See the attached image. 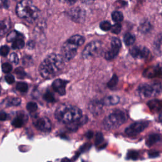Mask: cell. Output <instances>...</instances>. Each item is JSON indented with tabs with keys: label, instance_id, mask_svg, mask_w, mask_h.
<instances>
[{
	"label": "cell",
	"instance_id": "1",
	"mask_svg": "<svg viewBox=\"0 0 162 162\" xmlns=\"http://www.w3.org/2000/svg\"><path fill=\"white\" fill-rule=\"evenodd\" d=\"M64 67V60L56 53L49 55L39 66V73L44 79H52L57 75Z\"/></svg>",
	"mask_w": 162,
	"mask_h": 162
},
{
	"label": "cell",
	"instance_id": "2",
	"mask_svg": "<svg viewBox=\"0 0 162 162\" xmlns=\"http://www.w3.org/2000/svg\"><path fill=\"white\" fill-rule=\"evenodd\" d=\"M56 118L65 124H70L82 117V111L75 106L68 104L61 105L55 112Z\"/></svg>",
	"mask_w": 162,
	"mask_h": 162
},
{
	"label": "cell",
	"instance_id": "3",
	"mask_svg": "<svg viewBox=\"0 0 162 162\" xmlns=\"http://www.w3.org/2000/svg\"><path fill=\"white\" fill-rule=\"evenodd\" d=\"M16 12L18 17L33 23L39 17V11L31 0H22L17 5Z\"/></svg>",
	"mask_w": 162,
	"mask_h": 162
},
{
	"label": "cell",
	"instance_id": "4",
	"mask_svg": "<svg viewBox=\"0 0 162 162\" xmlns=\"http://www.w3.org/2000/svg\"><path fill=\"white\" fill-rule=\"evenodd\" d=\"M85 41L84 37L80 35H74L70 37L64 44L62 48V55L64 61H70L74 58L77 52V49L82 46Z\"/></svg>",
	"mask_w": 162,
	"mask_h": 162
},
{
	"label": "cell",
	"instance_id": "5",
	"mask_svg": "<svg viewBox=\"0 0 162 162\" xmlns=\"http://www.w3.org/2000/svg\"><path fill=\"white\" fill-rule=\"evenodd\" d=\"M127 117L121 110H116L104 120V126L106 129L117 128L125 122Z\"/></svg>",
	"mask_w": 162,
	"mask_h": 162
},
{
	"label": "cell",
	"instance_id": "6",
	"mask_svg": "<svg viewBox=\"0 0 162 162\" xmlns=\"http://www.w3.org/2000/svg\"><path fill=\"white\" fill-rule=\"evenodd\" d=\"M101 48H102V43L99 40H94L89 43L85 47L83 52V58L87 59L96 56L100 52Z\"/></svg>",
	"mask_w": 162,
	"mask_h": 162
},
{
	"label": "cell",
	"instance_id": "7",
	"mask_svg": "<svg viewBox=\"0 0 162 162\" xmlns=\"http://www.w3.org/2000/svg\"><path fill=\"white\" fill-rule=\"evenodd\" d=\"M148 125L149 123L147 121L137 122L131 124L130 126L126 128L125 133L128 136H136L145 130L148 127Z\"/></svg>",
	"mask_w": 162,
	"mask_h": 162
},
{
	"label": "cell",
	"instance_id": "8",
	"mask_svg": "<svg viewBox=\"0 0 162 162\" xmlns=\"http://www.w3.org/2000/svg\"><path fill=\"white\" fill-rule=\"evenodd\" d=\"M68 16L75 22L83 23L86 18V12L80 7H75L69 10Z\"/></svg>",
	"mask_w": 162,
	"mask_h": 162
},
{
	"label": "cell",
	"instance_id": "9",
	"mask_svg": "<svg viewBox=\"0 0 162 162\" xmlns=\"http://www.w3.org/2000/svg\"><path fill=\"white\" fill-rule=\"evenodd\" d=\"M138 93L141 98H149L155 96V91L152 84H145L139 86Z\"/></svg>",
	"mask_w": 162,
	"mask_h": 162
},
{
	"label": "cell",
	"instance_id": "10",
	"mask_svg": "<svg viewBox=\"0 0 162 162\" xmlns=\"http://www.w3.org/2000/svg\"><path fill=\"white\" fill-rule=\"evenodd\" d=\"M143 75L147 78L162 77V68L159 65L150 67L144 71Z\"/></svg>",
	"mask_w": 162,
	"mask_h": 162
},
{
	"label": "cell",
	"instance_id": "11",
	"mask_svg": "<svg viewBox=\"0 0 162 162\" xmlns=\"http://www.w3.org/2000/svg\"><path fill=\"white\" fill-rule=\"evenodd\" d=\"M35 126L40 130L43 132H49L52 129V124L49 119L46 117L40 118L38 119L34 124Z\"/></svg>",
	"mask_w": 162,
	"mask_h": 162
},
{
	"label": "cell",
	"instance_id": "12",
	"mask_svg": "<svg viewBox=\"0 0 162 162\" xmlns=\"http://www.w3.org/2000/svg\"><path fill=\"white\" fill-rule=\"evenodd\" d=\"M68 83V81L63 79H56L53 83L52 87L53 89L60 95H64L66 93V86Z\"/></svg>",
	"mask_w": 162,
	"mask_h": 162
},
{
	"label": "cell",
	"instance_id": "13",
	"mask_svg": "<svg viewBox=\"0 0 162 162\" xmlns=\"http://www.w3.org/2000/svg\"><path fill=\"white\" fill-rule=\"evenodd\" d=\"M103 106V105L101 101H91L89 105V109L92 114L98 115L102 110Z\"/></svg>",
	"mask_w": 162,
	"mask_h": 162
},
{
	"label": "cell",
	"instance_id": "14",
	"mask_svg": "<svg viewBox=\"0 0 162 162\" xmlns=\"http://www.w3.org/2000/svg\"><path fill=\"white\" fill-rule=\"evenodd\" d=\"M11 27V21L9 18L0 20V37L5 35Z\"/></svg>",
	"mask_w": 162,
	"mask_h": 162
},
{
	"label": "cell",
	"instance_id": "15",
	"mask_svg": "<svg viewBox=\"0 0 162 162\" xmlns=\"http://www.w3.org/2000/svg\"><path fill=\"white\" fill-rule=\"evenodd\" d=\"M120 101V98L117 96H110L105 98L101 100L103 105L110 106V105H115L118 104Z\"/></svg>",
	"mask_w": 162,
	"mask_h": 162
},
{
	"label": "cell",
	"instance_id": "16",
	"mask_svg": "<svg viewBox=\"0 0 162 162\" xmlns=\"http://www.w3.org/2000/svg\"><path fill=\"white\" fill-rule=\"evenodd\" d=\"M120 50V48L117 46H111V49L105 53V57L108 60L114 59L118 55Z\"/></svg>",
	"mask_w": 162,
	"mask_h": 162
},
{
	"label": "cell",
	"instance_id": "17",
	"mask_svg": "<svg viewBox=\"0 0 162 162\" xmlns=\"http://www.w3.org/2000/svg\"><path fill=\"white\" fill-rule=\"evenodd\" d=\"M148 106L151 111H158L162 108V103L157 99H153L148 103Z\"/></svg>",
	"mask_w": 162,
	"mask_h": 162
},
{
	"label": "cell",
	"instance_id": "18",
	"mask_svg": "<svg viewBox=\"0 0 162 162\" xmlns=\"http://www.w3.org/2000/svg\"><path fill=\"white\" fill-rule=\"evenodd\" d=\"M160 139V136L159 134H151L148 137L146 141V145L148 146L151 147V146H153L155 143H156L157 142H158Z\"/></svg>",
	"mask_w": 162,
	"mask_h": 162
},
{
	"label": "cell",
	"instance_id": "19",
	"mask_svg": "<svg viewBox=\"0 0 162 162\" xmlns=\"http://www.w3.org/2000/svg\"><path fill=\"white\" fill-rule=\"evenodd\" d=\"M19 38H22V35L20 34L19 33L15 31H12L10 33H9L7 36V40L8 42H14L15 40L19 39Z\"/></svg>",
	"mask_w": 162,
	"mask_h": 162
},
{
	"label": "cell",
	"instance_id": "20",
	"mask_svg": "<svg viewBox=\"0 0 162 162\" xmlns=\"http://www.w3.org/2000/svg\"><path fill=\"white\" fill-rule=\"evenodd\" d=\"M135 37L130 33H127L124 37V41L127 46H130L135 42Z\"/></svg>",
	"mask_w": 162,
	"mask_h": 162
},
{
	"label": "cell",
	"instance_id": "21",
	"mask_svg": "<svg viewBox=\"0 0 162 162\" xmlns=\"http://www.w3.org/2000/svg\"><path fill=\"white\" fill-rule=\"evenodd\" d=\"M123 15L121 12L118 11H115L111 14V18L112 20L116 23H119L122 21L123 20Z\"/></svg>",
	"mask_w": 162,
	"mask_h": 162
},
{
	"label": "cell",
	"instance_id": "22",
	"mask_svg": "<svg viewBox=\"0 0 162 162\" xmlns=\"http://www.w3.org/2000/svg\"><path fill=\"white\" fill-rule=\"evenodd\" d=\"M24 45H25V43H24V41L22 39V38H19L13 42L12 48L15 49H20L23 48L24 47Z\"/></svg>",
	"mask_w": 162,
	"mask_h": 162
},
{
	"label": "cell",
	"instance_id": "23",
	"mask_svg": "<svg viewBox=\"0 0 162 162\" xmlns=\"http://www.w3.org/2000/svg\"><path fill=\"white\" fill-rule=\"evenodd\" d=\"M151 29V25L149 22H145L141 24L139 27L140 32L143 33H147Z\"/></svg>",
	"mask_w": 162,
	"mask_h": 162
},
{
	"label": "cell",
	"instance_id": "24",
	"mask_svg": "<svg viewBox=\"0 0 162 162\" xmlns=\"http://www.w3.org/2000/svg\"><path fill=\"white\" fill-rule=\"evenodd\" d=\"M141 49H140L137 46H134L130 49V53L131 56L136 58H141Z\"/></svg>",
	"mask_w": 162,
	"mask_h": 162
},
{
	"label": "cell",
	"instance_id": "25",
	"mask_svg": "<svg viewBox=\"0 0 162 162\" xmlns=\"http://www.w3.org/2000/svg\"><path fill=\"white\" fill-rule=\"evenodd\" d=\"M118 77L116 75H114L112 77H111V79L109 80V82L108 83L107 86L110 89L115 87L118 84Z\"/></svg>",
	"mask_w": 162,
	"mask_h": 162
},
{
	"label": "cell",
	"instance_id": "26",
	"mask_svg": "<svg viewBox=\"0 0 162 162\" xmlns=\"http://www.w3.org/2000/svg\"><path fill=\"white\" fill-rule=\"evenodd\" d=\"M16 87L18 91L22 93H25L28 90V85L25 83H23V82L18 83L17 84Z\"/></svg>",
	"mask_w": 162,
	"mask_h": 162
},
{
	"label": "cell",
	"instance_id": "27",
	"mask_svg": "<svg viewBox=\"0 0 162 162\" xmlns=\"http://www.w3.org/2000/svg\"><path fill=\"white\" fill-rule=\"evenodd\" d=\"M23 124H24V121L21 117L15 118L12 122V125L17 128L21 127L23 125Z\"/></svg>",
	"mask_w": 162,
	"mask_h": 162
},
{
	"label": "cell",
	"instance_id": "28",
	"mask_svg": "<svg viewBox=\"0 0 162 162\" xmlns=\"http://www.w3.org/2000/svg\"><path fill=\"white\" fill-rule=\"evenodd\" d=\"M99 27L101 30H104V31H108V30H111V25L108 21H103L101 22Z\"/></svg>",
	"mask_w": 162,
	"mask_h": 162
},
{
	"label": "cell",
	"instance_id": "29",
	"mask_svg": "<svg viewBox=\"0 0 162 162\" xmlns=\"http://www.w3.org/2000/svg\"><path fill=\"white\" fill-rule=\"evenodd\" d=\"M127 159H131L136 160L139 158V153L136 151H130L128 152L127 155Z\"/></svg>",
	"mask_w": 162,
	"mask_h": 162
},
{
	"label": "cell",
	"instance_id": "30",
	"mask_svg": "<svg viewBox=\"0 0 162 162\" xmlns=\"http://www.w3.org/2000/svg\"><path fill=\"white\" fill-rule=\"evenodd\" d=\"M15 74L17 75V76L20 79H23L25 77L26 74L24 69L21 67L18 68L15 70Z\"/></svg>",
	"mask_w": 162,
	"mask_h": 162
},
{
	"label": "cell",
	"instance_id": "31",
	"mask_svg": "<svg viewBox=\"0 0 162 162\" xmlns=\"http://www.w3.org/2000/svg\"><path fill=\"white\" fill-rule=\"evenodd\" d=\"M121 30H122V25L118 23H117L113 26H111V33L115 34H119L121 31Z\"/></svg>",
	"mask_w": 162,
	"mask_h": 162
},
{
	"label": "cell",
	"instance_id": "32",
	"mask_svg": "<svg viewBox=\"0 0 162 162\" xmlns=\"http://www.w3.org/2000/svg\"><path fill=\"white\" fill-rule=\"evenodd\" d=\"M104 140V137L103 134L101 133H98L96 135V138H95V145L96 146H98L101 145L103 143V141Z\"/></svg>",
	"mask_w": 162,
	"mask_h": 162
},
{
	"label": "cell",
	"instance_id": "33",
	"mask_svg": "<svg viewBox=\"0 0 162 162\" xmlns=\"http://www.w3.org/2000/svg\"><path fill=\"white\" fill-rule=\"evenodd\" d=\"M44 99L46 101H48V102H49V103H53L55 101L54 95L52 93L49 92V91L48 92H46L45 94L44 95Z\"/></svg>",
	"mask_w": 162,
	"mask_h": 162
},
{
	"label": "cell",
	"instance_id": "34",
	"mask_svg": "<svg viewBox=\"0 0 162 162\" xmlns=\"http://www.w3.org/2000/svg\"><path fill=\"white\" fill-rule=\"evenodd\" d=\"M27 109L30 112H34L37 110V105L34 102H29L27 105Z\"/></svg>",
	"mask_w": 162,
	"mask_h": 162
},
{
	"label": "cell",
	"instance_id": "35",
	"mask_svg": "<svg viewBox=\"0 0 162 162\" xmlns=\"http://www.w3.org/2000/svg\"><path fill=\"white\" fill-rule=\"evenodd\" d=\"M12 70V66L11 64L5 63L2 65V70L5 74H9Z\"/></svg>",
	"mask_w": 162,
	"mask_h": 162
},
{
	"label": "cell",
	"instance_id": "36",
	"mask_svg": "<svg viewBox=\"0 0 162 162\" xmlns=\"http://www.w3.org/2000/svg\"><path fill=\"white\" fill-rule=\"evenodd\" d=\"M9 59L10 60V62L13 64H15V65H17L19 62L18 56L17 55V53H12L11 55H10Z\"/></svg>",
	"mask_w": 162,
	"mask_h": 162
},
{
	"label": "cell",
	"instance_id": "37",
	"mask_svg": "<svg viewBox=\"0 0 162 162\" xmlns=\"http://www.w3.org/2000/svg\"><path fill=\"white\" fill-rule=\"evenodd\" d=\"M10 52V48L7 46H3L0 48V55L3 56L8 55Z\"/></svg>",
	"mask_w": 162,
	"mask_h": 162
},
{
	"label": "cell",
	"instance_id": "38",
	"mask_svg": "<svg viewBox=\"0 0 162 162\" xmlns=\"http://www.w3.org/2000/svg\"><path fill=\"white\" fill-rule=\"evenodd\" d=\"M111 46H117L118 48H121L122 44L120 40L117 37H114L112 39H111Z\"/></svg>",
	"mask_w": 162,
	"mask_h": 162
},
{
	"label": "cell",
	"instance_id": "39",
	"mask_svg": "<svg viewBox=\"0 0 162 162\" xmlns=\"http://www.w3.org/2000/svg\"><path fill=\"white\" fill-rule=\"evenodd\" d=\"M149 54V51L148 48L144 47L143 48L141 49V58H144L148 56Z\"/></svg>",
	"mask_w": 162,
	"mask_h": 162
},
{
	"label": "cell",
	"instance_id": "40",
	"mask_svg": "<svg viewBox=\"0 0 162 162\" xmlns=\"http://www.w3.org/2000/svg\"><path fill=\"white\" fill-rule=\"evenodd\" d=\"M5 80L9 84H12L15 82V78L11 74H8L5 76Z\"/></svg>",
	"mask_w": 162,
	"mask_h": 162
},
{
	"label": "cell",
	"instance_id": "41",
	"mask_svg": "<svg viewBox=\"0 0 162 162\" xmlns=\"http://www.w3.org/2000/svg\"><path fill=\"white\" fill-rule=\"evenodd\" d=\"M10 104H11L12 105H14V106H18L20 104V103H21V100H20V98H13L11 99V101H10Z\"/></svg>",
	"mask_w": 162,
	"mask_h": 162
},
{
	"label": "cell",
	"instance_id": "42",
	"mask_svg": "<svg viewBox=\"0 0 162 162\" xmlns=\"http://www.w3.org/2000/svg\"><path fill=\"white\" fill-rule=\"evenodd\" d=\"M159 155H160L159 152L156 151H149L148 153V155L150 158H156Z\"/></svg>",
	"mask_w": 162,
	"mask_h": 162
},
{
	"label": "cell",
	"instance_id": "43",
	"mask_svg": "<svg viewBox=\"0 0 162 162\" xmlns=\"http://www.w3.org/2000/svg\"><path fill=\"white\" fill-rule=\"evenodd\" d=\"M59 1L61 2H63L64 3H67L69 5H73L77 1V0H59Z\"/></svg>",
	"mask_w": 162,
	"mask_h": 162
},
{
	"label": "cell",
	"instance_id": "44",
	"mask_svg": "<svg viewBox=\"0 0 162 162\" xmlns=\"http://www.w3.org/2000/svg\"><path fill=\"white\" fill-rule=\"evenodd\" d=\"M91 144H86L82 148H80V151L81 152L86 151H87L91 148Z\"/></svg>",
	"mask_w": 162,
	"mask_h": 162
},
{
	"label": "cell",
	"instance_id": "45",
	"mask_svg": "<svg viewBox=\"0 0 162 162\" xmlns=\"http://www.w3.org/2000/svg\"><path fill=\"white\" fill-rule=\"evenodd\" d=\"M7 119V115L5 112H0V121H4Z\"/></svg>",
	"mask_w": 162,
	"mask_h": 162
},
{
	"label": "cell",
	"instance_id": "46",
	"mask_svg": "<svg viewBox=\"0 0 162 162\" xmlns=\"http://www.w3.org/2000/svg\"><path fill=\"white\" fill-rule=\"evenodd\" d=\"M93 135L94 134H93V133L92 131H88L87 133H86V136L88 139H91L93 137Z\"/></svg>",
	"mask_w": 162,
	"mask_h": 162
},
{
	"label": "cell",
	"instance_id": "47",
	"mask_svg": "<svg viewBox=\"0 0 162 162\" xmlns=\"http://www.w3.org/2000/svg\"><path fill=\"white\" fill-rule=\"evenodd\" d=\"M81 1H82L85 4L91 5V4H92L94 2V0H81Z\"/></svg>",
	"mask_w": 162,
	"mask_h": 162
},
{
	"label": "cell",
	"instance_id": "48",
	"mask_svg": "<svg viewBox=\"0 0 162 162\" xmlns=\"http://www.w3.org/2000/svg\"><path fill=\"white\" fill-rule=\"evenodd\" d=\"M5 2L4 1V0H0V9H1L3 6H5Z\"/></svg>",
	"mask_w": 162,
	"mask_h": 162
},
{
	"label": "cell",
	"instance_id": "49",
	"mask_svg": "<svg viewBox=\"0 0 162 162\" xmlns=\"http://www.w3.org/2000/svg\"><path fill=\"white\" fill-rule=\"evenodd\" d=\"M62 162H70V160L67 158H65L62 160Z\"/></svg>",
	"mask_w": 162,
	"mask_h": 162
},
{
	"label": "cell",
	"instance_id": "50",
	"mask_svg": "<svg viewBox=\"0 0 162 162\" xmlns=\"http://www.w3.org/2000/svg\"><path fill=\"white\" fill-rule=\"evenodd\" d=\"M159 120L161 123H162V111L161 112V114L159 115Z\"/></svg>",
	"mask_w": 162,
	"mask_h": 162
},
{
	"label": "cell",
	"instance_id": "51",
	"mask_svg": "<svg viewBox=\"0 0 162 162\" xmlns=\"http://www.w3.org/2000/svg\"><path fill=\"white\" fill-rule=\"evenodd\" d=\"M49 162H51V161H49Z\"/></svg>",
	"mask_w": 162,
	"mask_h": 162
}]
</instances>
